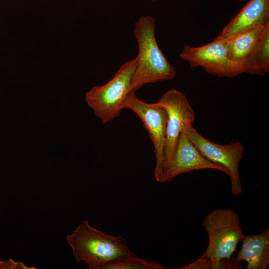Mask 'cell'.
<instances>
[{
	"mask_svg": "<svg viewBox=\"0 0 269 269\" xmlns=\"http://www.w3.org/2000/svg\"><path fill=\"white\" fill-rule=\"evenodd\" d=\"M203 225L209 239L206 250L193 262L176 269H240L232 257L244 236L237 214L230 209H216L206 216Z\"/></svg>",
	"mask_w": 269,
	"mask_h": 269,
	"instance_id": "obj_1",
	"label": "cell"
},
{
	"mask_svg": "<svg viewBox=\"0 0 269 269\" xmlns=\"http://www.w3.org/2000/svg\"><path fill=\"white\" fill-rule=\"evenodd\" d=\"M155 20L150 15L140 16L134 23V35L138 45L136 66L130 92L149 83L172 80L176 70L165 57L155 37Z\"/></svg>",
	"mask_w": 269,
	"mask_h": 269,
	"instance_id": "obj_2",
	"label": "cell"
},
{
	"mask_svg": "<svg viewBox=\"0 0 269 269\" xmlns=\"http://www.w3.org/2000/svg\"><path fill=\"white\" fill-rule=\"evenodd\" d=\"M76 261L89 269H103L109 262L131 253L125 238L107 234L82 221L66 238Z\"/></svg>",
	"mask_w": 269,
	"mask_h": 269,
	"instance_id": "obj_3",
	"label": "cell"
},
{
	"mask_svg": "<svg viewBox=\"0 0 269 269\" xmlns=\"http://www.w3.org/2000/svg\"><path fill=\"white\" fill-rule=\"evenodd\" d=\"M136 66V57L122 65L106 84L92 87L85 94V100L103 124L118 118L124 109L123 102L130 92Z\"/></svg>",
	"mask_w": 269,
	"mask_h": 269,
	"instance_id": "obj_4",
	"label": "cell"
},
{
	"mask_svg": "<svg viewBox=\"0 0 269 269\" xmlns=\"http://www.w3.org/2000/svg\"><path fill=\"white\" fill-rule=\"evenodd\" d=\"M179 57L191 68L201 67L207 73L219 77L232 78L243 73L225 39L216 38L197 47L185 45Z\"/></svg>",
	"mask_w": 269,
	"mask_h": 269,
	"instance_id": "obj_5",
	"label": "cell"
},
{
	"mask_svg": "<svg viewBox=\"0 0 269 269\" xmlns=\"http://www.w3.org/2000/svg\"><path fill=\"white\" fill-rule=\"evenodd\" d=\"M123 108L134 112L142 122L154 147L155 158L154 176L160 182L163 169L166 142L167 115L165 110L157 103H147L140 100L135 92H130L123 102Z\"/></svg>",
	"mask_w": 269,
	"mask_h": 269,
	"instance_id": "obj_6",
	"label": "cell"
},
{
	"mask_svg": "<svg viewBox=\"0 0 269 269\" xmlns=\"http://www.w3.org/2000/svg\"><path fill=\"white\" fill-rule=\"evenodd\" d=\"M185 129L193 143L208 160L221 165L227 170L231 192L234 195H240L242 192V185L239 164L245 149L242 144L236 141L227 145L219 144L202 136L192 124L186 125Z\"/></svg>",
	"mask_w": 269,
	"mask_h": 269,
	"instance_id": "obj_7",
	"label": "cell"
},
{
	"mask_svg": "<svg viewBox=\"0 0 269 269\" xmlns=\"http://www.w3.org/2000/svg\"><path fill=\"white\" fill-rule=\"evenodd\" d=\"M156 103L167 115L163 173L175 151L181 133L186 125L192 124L195 114L186 96L175 89L168 90Z\"/></svg>",
	"mask_w": 269,
	"mask_h": 269,
	"instance_id": "obj_8",
	"label": "cell"
},
{
	"mask_svg": "<svg viewBox=\"0 0 269 269\" xmlns=\"http://www.w3.org/2000/svg\"><path fill=\"white\" fill-rule=\"evenodd\" d=\"M204 169H216L228 174L224 167L210 161L200 152L189 138L184 127L175 151L163 170L160 182H171L181 174Z\"/></svg>",
	"mask_w": 269,
	"mask_h": 269,
	"instance_id": "obj_9",
	"label": "cell"
},
{
	"mask_svg": "<svg viewBox=\"0 0 269 269\" xmlns=\"http://www.w3.org/2000/svg\"><path fill=\"white\" fill-rule=\"evenodd\" d=\"M268 20L269 0H250L216 38L227 39L241 32L265 24Z\"/></svg>",
	"mask_w": 269,
	"mask_h": 269,
	"instance_id": "obj_10",
	"label": "cell"
},
{
	"mask_svg": "<svg viewBox=\"0 0 269 269\" xmlns=\"http://www.w3.org/2000/svg\"><path fill=\"white\" fill-rule=\"evenodd\" d=\"M241 242L235 260L245 261L246 269H266L269 264V228L258 234L244 235Z\"/></svg>",
	"mask_w": 269,
	"mask_h": 269,
	"instance_id": "obj_11",
	"label": "cell"
},
{
	"mask_svg": "<svg viewBox=\"0 0 269 269\" xmlns=\"http://www.w3.org/2000/svg\"><path fill=\"white\" fill-rule=\"evenodd\" d=\"M243 73L264 76L269 71V20L254 48L242 62Z\"/></svg>",
	"mask_w": 269,
	"mask_h": 269,
	"instance_id": "obj_12",
	"label": "cell"
},
{
	"mask_svg": "<svg viewBox=\"0 0 269 269\" xmlns=\"http://www.w3.org/2000/svg\"><path fill=\"white\" fill-rule=\"evenodd\" d=\"M265 24L253 27L225 39L233 57L241 67L244 59L258 42Z\"/></svg>",
	"mask_w": 269,
	"mask_h": 269,
	"instance_id": "obj_13",
	"label": "cell"
},
{
	"mask_svg": "<svg viewBox=\"0 0 269 269\" xmlns=\"http://www.w3.org/2000/svg\"><path fill=\"white\" fill-rule=\"evenodd\" d=\"M163 265L138 257L135 253L122 256L107 263L103 269H164Z\"/></svg>",
	"mask_w": 269,
	"mask_h": 269,
	"instance_id": "obj_14",
	"label": "cell"
},
{
	"mask_svg": "<svg viewBox=\"0 0 269 269\" xmlns=\"http://www.w3.org/2000/svg\"><path fill=\"white\" fill-rule=\"evenodd\" d=\"M25 265L20 262L14 261L12 259L6 261H0V269H35Z\"/></svg>",
	"mask_w": 269,
	"mask_h": 269,
	"instance_id": "obj_15",
	"label": "cell"
},
{
	"mask_svg": "<svg viewBox=\"0 0 269 269\" xmlns=\"http://www.w3.org/2000/svg\"><path fill=\"white\" fill-rule=\"evenodd\" d=\"M153 0V1H154V0Z\"/></svg>",
	"mask_w": 269,
	"mask_h": 269,
	"instance_id": "obj_16",
	"label": "cell"
}]
</instances>
